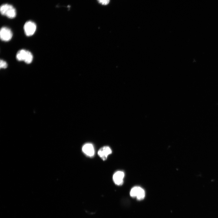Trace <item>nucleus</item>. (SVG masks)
I'll return each instance as SVG.
<instances>
[{"instance_id": "f257e3e1", "label": "nucleus", "mask_w": 218, "mask_h": 218, "mask_svg": "<svg viewBox=\"0 0 218 218\" xmlns=\"http://www.w3.org/2000/svg\"><path fill=\"white\" fill-rule=\"evenodd\" d=\"M16 58L18 61H23L25 63L29 64L32 62L33 56L32 53L29 51L22 49L17 52L16 55Z\"/></svg>"}, {"instance_id": "f03ea898", "label": "nucleus", "mask_w": 218, "mask_h": 218, "mask_svg": "<svg viewBox=\"0 0 218 218\" xmlns=\"http://www.w3.org/2000/svg\"><path fill=\"white\" fill-rule=\"evenodd\" d=\"M0 11L2 15L6 16L10 18H14L16 15V11L11 5L8 4L2 5L0 7Z\"/></svg>"}, {"instance_id": "7ed1b4c3", "label": "nucleus", "mask_w": 218, "mask_h": 218, "mask_svg": "<svg viewBox=\"0 0 218 218\" xmlns=\"http://www.w3.org/2000/svg\"><path fill=\"white\" fill-rule=\"evenodd\" d=\"M130 196L133 197H136L137 199L141 200L143 199L145 196L144 190L139 187H134L132 188L130 192Z\"/></svg>"}, {"instance_id": "20e7f679", "label": "nucleus", "mask_w": 218, "mask_h": 218, "mask_svg": "<svg viewBox=\"0 0 218 218\" xmlns=\"http://www.w3.org/2000/svg\"><path fill=\"white\" fill-rule=\"evenodd\" d=\"M36 29V24L31 21H27L24 26L25 33L28 36L32 35L35 33Z\"/></svg>"}, {"instance_id": "39448f33", "label": "nucleus", "mask_w": 218, "mask_h": 218, "mask_svg": "<svg viewBox=\"0 0 218 218\" xmlns=\"http://www.w3.org/2000/svg\"><path fill=\"white\" fill-rule=\"evenodd\" d=\"M12 37V32L9 28L5 27L1 28L0 31V37L2 41H9Z\"/></svg>"}, {"instance_id": "423d86ee", "label": "nucleus", "mask_w": 218, "mask_h": 218, "mask_svg": "<svg viewBox=\"0 0 218 218\" xmlns=\"http://www.w3.org/2000/svg\"><path fill=\"white\" fill-rule=\"evenodd\" d=\"M112 153V150L108 146H104L101 148L98 152V156L104 160H106L107 156Z\"/></svg>"}, {"instance_id": "0eeeda50", "label": "nucleus", "mask_w": 218, "mask_h": 218, "mask_svg": "<svg viewBox=\"0 0 218 218\" xmlns=\"http://www.w3.org/2000/svg\"><path fill=\"white\" fill-rule=\"evenodd\" d=\"M124 174L123 172L118 171L116 172L113 176V179L115 183L117 185H121L123 183Z\"/></svg>"}, {"instance_id": "6e6552de", "label": "nucleus", "mask_w": 218, "mask_h": 218, "mask_svg": "<svg viewBox=\"0 0 218 218\" xmlns=\"http://www.w3.org/2000/svg\"><path fill=\"white\" fill-rule=\"evenodd\" d=\"M83 152L87 156L92 157L94 154V150L93 145L90 143L85 144L82 147Z\"/></svg>"}, {"instance_id": "1a4fd4ad", "label": "nucleus", "mask_w": 218, "mask_h": 218, "mask_svg": "<svg viewBox=\"0 0 218 218\" xmlns=\"http://www.w3.org/2000/svg\"><path fill=\"white\" fill-rule=\"evenodd\" d=\"M8 64L6 61L3 60H1L0 61V68H7Z\"/></svg>"}, {"instance_id": "9d476101", "label": "nucleus", "mask_w": 218, "mask_h": 218, "mask_svg": "<svg viewBox=\"0 0 218 218\" xmlns=\"http://www.w3.org/2000/svg\"><path fill=\"white\" fill-rule=\"evenodd\" d=\"M97 1L99 3L103 5H108L110 1V0H97Z\"/></svg>"}]
</instances>
